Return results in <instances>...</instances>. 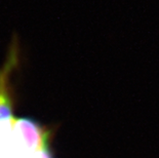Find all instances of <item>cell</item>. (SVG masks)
<instances>
[{
	"label": "cell",
	"instance_id": "obj_1",
	"mask_svg": "<svg viewBox=\"0 0 159 158\" xmlns=\"http://www.w3.org/2000/svg\"><path fill=\"white\" fill-rule=\"evenodd\" d=\"M52 132L31 118H16L11 138L0 150V158H26L50 147Z\"/></svg>",
	"mask_w": 159,
	"mask_h": 158
},
{
	"label": "cell",
	"instance_id": "obj_2",
	"mask_svg": "<svg viewBox=\"0 0 159 158\" xmlns=\"http://www.w3.org/2000/svg\"><path fill=\"white\" fill-rule=\"evenodd\" d=\"M21 64V50L16 38L12 39L7 56L0 67V150L11 138L16 117L13 114V77Z\"/></svg>",
	"mask_w": 159,
	"mask_h": 158
},
{
	"label": "cell",
	"instance_id": "obj_3",
	"mask_svg": "<svg viewBox=\"0 0 159 158\" xmlns=\"http://www.w3.org/2000/svg\"><path fill=\"white\" fill-rule=\"evenodd\" d=\"M26 158H55V157H53V153L52 149H50V147H46L44 149L37 151V152L31 154V155H29Z\"/></svg>",
	"mask_w": 159,
	"mask_h": 158
}]
</instances>
